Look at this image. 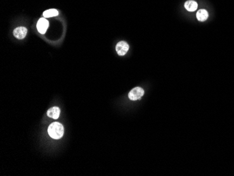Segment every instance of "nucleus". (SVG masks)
<instances>
[{"instance_id": "7ed1b4c3", "label": "nucleus", "mask_w": 234, "mask_h": 176, "mask_svg": "<svg viewBox=\"0 0 234 176\" xmlns=\"http://www.w3.org/2000/svg\"><path fill=\"white\" fill-rule=\"evenodd\" d=\"M129 45L128 44L127 42L124 41H121L116 46V51L118 54L121 56H124L126 54V53L128 51Z\"/></svg>"}, {"instance_id": "6e6552de", "label": "nucleus", "mask_w": 234, "mask_h": 176, "mask_svg": "<svg viewBox=\"0 0 234 176\" xmlns=\"http://www.w3.org/2000/svg\"><path fill=\"white\" fill-rule=\"evenodd\" d=\"M196 18L199 21L203 22V21L206 20L208 18V13L205 9H200L196 13Z\"/></svg>"}, {"instance_id": "20e7f679", "label": "nucleus", "mask_w": 234, "mask_h": 176, "mask_svg": "<svg viewBox=\"0 0 234 176\" xmlns=\"http://www.w3.org/2000/svg\"><path fill=\"white\" fill-rule=\"evenodd\" d=\"M49 25V21L45 18H41L38 20L37 24V28L39 33L44 34L46 33L47 29H48Z\"/></svg>"}, {"instance_id": "1a4fd4ad", "label": "nucleus", "mask_w": 234, "mask_h": 176, "mask_svg": "<svg viewBox=\"0 0 234 176\" xmlns=\"http://www.w3.org/2000/svg\"><path fill=\"white\" fill-rule=\"evenodd\" d=\"M58 15V11L55 9H49V10L45 11L43 13V16L44 18H51L57 16Z\"/></svg>"}, {"instance_id": "f03ea898", "label": "nucleus", "mask_w": 234, "mask_h": 176, "mask_svg": "<svg viewBox=\"0 0 234 176\" xmlns=\"http://www.w3.org/2000/svg\"><path fill=\"white\" fill-rule=\"evenodd\" d=\"M145 91L140 87H135L130 91L128 98L131 100H137L140 99L144 95Z\"/></svg>"}, {"instance_id": "f257e3e1", "label": "nucleus", "mask_w": 234, "mask_h": 176, "mask_svg": "<svg viewBox=\"0 0 234 176\" xmlns=\"http://www.w3.org/2000/svg\"><path fill=\"white\" fill-rule=\"evenodd\" d=\"M48 133L49 135L53 139H60L63 137L64 133L63 126L58 122H54L49 126Z\"/></svg>"}, {"instance_id": "39448f33", "label": "nucleus", "mask_w": 234, "mask_h": 176, "mask_svg": "<svg viewBox=\"0 0 234 176\" xmlns=\"http://www.w3.org/2000/svg\"><path fill=\"white\" fill-rule=\"evenodd\" d=\"M27 33V28L25 27H18L13 30L14 37L18 39H24Z\"/></svg>"}, {"instance_id": "423d86ee", "label": "nucleus", "mask_w": 234, "mask_h": 176, "mask_svg": "<svg viewBox=\"0 0 234 176\" xmlns=\"http://www.w3.org/2000/svg\"><path fill=\"white\" fill-rule=\"evenodd\" d=\"M60 110L59 107H51V109H49L48 111H47V115H48V117H51V118H53L54 119H58L59 116H60Z\"/></svg>"}, {"instance_id": "0eeeda50", "label": "nucleus", "mask_w": 234, "mask_h": 176, "mask_svg": "<svg viewBox=\"0 0 234 176\" xmlns=\"http://www.w3.org/2000/svg\"><path fill=\"white\" fill-rule=\"evenodd\" d=\"M184 7L186 10L189 11H191V12H193V11H195L196 9L198 8V4L197 2H196L195 1H193V0H189V1H186L184 4Z\"/></svg>"}]
</instances>
